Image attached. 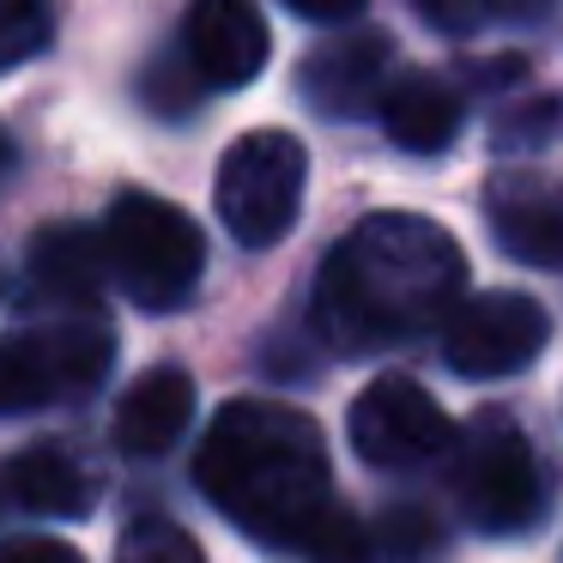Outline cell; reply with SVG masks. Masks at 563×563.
<instances>
[{"label":"cell","instance_id":"obj_1","mask_svg":"<svg viewBox=\"0 0 563 563\" xmlns=\"http://www.w3.org/2000/svg\"><path fill=\"white\" fill-rule=\"evenodd\" d=\"M200 490L249 539L303 563H376V533L333 503L328 442L297 406L231 400L212 418L195 461Z\"/></svg>","mask_w":563,"mask_h":563},{"label":"cell","instance_id":"obj_2","mask_svg":"<svg viewBox=\"0 0 563 563\" xmlns=\"http://www.w3.org/2000/svg\"><path fill=\"white\" fill-rule=\"evenodd\" d=\"M466 255L437 219L369 212L333 243L316 279V328L340 352H388L461 309Z\"/></svg>","mask_w":563,"mask_h":563},{"label":"cell","instance_id":"obj_3","mask_svg":"<svg viewBox=\"0 0 563 563\" xmlns=\"http://www.w3.org/2000/svg\"><path fill=\"white\" fill-rule=\"evenodd\" d=\"M103 249H110V273L140 309H176L200 285L207 267V243L200 224L183 207L158 195H122L103 219Z\"/></svg>","mask_w":563,"mask_h":563},{"label":"cell","instance_id":"obj_4","mask_svg":"<svg viewBox=\"0 0 563 563\" xmlns=\"http://www.w3.org/2000/svg\"><path fill=\"white\" fill-rule=\"evenodd\" d=\"M303 183H309V158L297 146V134H279V128H261V134H243L219 164V219L224 231L243 249H273L303 212Z\"/></svg>","mask_w":563,"mask_h":563},{"label":"cell","instance_id":"obj_5","mask_svg":"<svg viewBox=\"0 0 563 563\" xmlns=\"http://www.w3.org/2000/svg\"><path fill=\"white\" fill-rule=\"evenodd\" d=\"M454 497L478 533H527L545 515V473L539 454L503 412H485L461 442L454 461Z\"/></svg>","mask_w":563,"mask_h":563},{"label":"cell","instance_id":"obj_6","mask_svg":"<svg viewBox=\"0 0 563 563\" xmlns=\"http://www.w3.org/2000/svg\"><path fill=\"white\" fill-rule=\"evenodd\" d=\"M110 357L115 340L91 316L13 333V340H0V412H31V406L62 400V394H86L110 369Z\"/></svg>","mask_w":563,"mask_h":563},{"label":"cell","instance_id":"obj_7","mask_svg":"<svg viewBox=\"0 0 563 563\" xmlns=\"http://www.w3.org/2000/svg\"><path fill=\"white\" fill-rule=\"evenodd\" d=\"M545 340H551V316L521 291L461 297V309L442 321V357L466 382L515 376V369H527L545 352Z\"/></svg>","mask_w":563,"mask_h":563},{"label":"cell","instance_id":"obj_8","mask_svg":"<svg viewBox=\"0 0 563 563\" xmlns=\"http://www.w3.org/2000/svg\"><path fill=\"white\" fill-rule=\"evenodd\" d=\"M449 442H454V424L437 406V394L406 376H376L352 400V449L382 473L430 466Z\"/></svg>","mask_w":563,"mask_h":563},{"label":"cell","instance_id":"obj_9","mask_svg":"<svg viewBox=\"0 0 563 563\" xmlns=\"http://www.w3.org/2000/svg\"><path fill=\"white\" fill-rule=\"evenodd\" d=\"M267 19L255 0H188L183 25V55L207 86H249L267 67Z\"/></svg>","mask_w":563,"mask_h":563},{"label":"cell","instance_id":"obj_10","mask_svg":"<svg viewBox=\"0 0 563 563\" xmlns=\"http://www.w3.org/2000/svg\"><path fill=\"white\" fill-rule=\"evenodd\" d=\"M485 224L503 255L527 267H563V183L539 170H503L485 188Z\"/></svg>","mask_w":563,"mask_h":563},{"label":"cell","instance_id":"obj_11","mask_svg":"<svg viewBox=\"0 0 563 563\" xmlns=\"http://www.w3.org/2000/svg\"><path fill=\"white\" fill-rule=\"evenodd\" d=\"M394 43L382 31H357V37H333L297 67V91L316 103L321 115H357L382 103V74H388Z\"/></svg>","mask_w":563,"mask_h":563},{"label":"cell","instance_id":"obj_12","mask_svg":"<svg viewBox=\"0 0 563 563\" xmlns=\"http://www.w3.org/2000/svg\"><path fill=\"white\" fill-rule=\"evenodd\" d=\"M188 418H195V376L176 364H158L122 394V406H115V442L128 454H140V461H152V454L176 449Z\"/></svg>","mask_w":563,"mask_h":563},{"label":"cell","instance_id":"obj_13","mask_svg":"<svg viewBox=\"0 0 563 563\" xmlns=\"http://www.w3.org/2000/svg\"><path fill=\"white\" fill-rule=\"evenodd\" d=\"M382 128L400 152H442L461 128V98H454L449 79L437 74H406L382 91Z\"/></svg>","mask_w":563,"mask_h":563},{"label":"cell","instance_id":"obj_14","mask_svg":"<svg viewBox=\"0 0 563 563\" xmlns=\"http://www.w3.org/2000/svg\"><path fill=\"white\" fill-rule=\"evenodd\" d=\"M7 490H13L25 509L55 515V521H74V515L91 509L98 478H91L62 442H31V449L13 454V466H7Z\"/></svg>","mask_w":563,"mask_h":563},{"label":"cell","instance_id":"obj_15","mask_svg":"<svg viewBox=\"0 0 563 563\" xmlns=\"http://www.w3.org/2000/svg\"><path fill=\"white\" fill-rule=\"evenodd\" d=\"M103 273H110V249H103V236L79 231V224H49L31 243V279L55 303H91Z\"/></svg>","mask_w":563,"mask_h":563},{"label":"cell","instance_id":"obj_16","mask_svg":"<svg viewBox=\"0 0 563 563\" xmlns=\"http://www.w3.org/2000/svg\"><path fill=\"white\" fill-rule=\"evenodd\" d=\"M55 37V7L49 0H0V74L25 67Z\"/></svg>","mask_w":563,"mask_h":563},{"label":"cell","instance_id":"obj_17","mask_svg":"<svg viewBox=\"0 0 563 563\" xmlns=\"http://www.w3.org/2000/svg\"><path fill=\"white\" fill-rule=\"evenodd\" d=\"M115 563H207V551H200L176 521L146 515V521H134L122 533V558H115Z\"/></svg>","mask_w":563,"mask_h":563},{"label":"cell","instance_id":"obj_18","mask_svg":"<svg viewBox=\"0 0 563 563\" xmlns=\"http://www.w3.org/2000/svg\"><path fill=\"white\" fill-rule=\"evenodd\" d=\"M558 128V103L551 98H533L527 110H503L497 115V140H545Z\"/></svg>","mask_w":563,"mask_h":563},{"label":"cell","instance_id":"obj_19","mask_svg":"<svg viewBox=\"0 0 563 563\" xmlns=\"http://www.w3.org/2000/svg\"><path fill=\"white\" fill-rule=\"evenodd\" d=\"M412 7L437 31H454V37H461V31H473L478 19H485V0H412Z\"/></svg>","mask_w":563,"mask_h":563},{"label":"cell","instance_id":"obj_20","mask_svg":"<svg viewBox=\"0 0 563 563\" xmlns=\"http://www.w3.org/2000/svg\"><path fill=\"white\" fill-rule=\"evenodd\" d=\"M0 563H86V558L74 545H62V539H7Z\"/></svg>","mask_w":563,"mask_h":563},{"label":"cell","instance_id":"obj_21","mask_svg":"<svg viewBox=\"0 0 563 563\" xmlns=\"http://www.w3.org/2000/svg\"><path fill=\"white\" fill-rule=\"evenodd\" d=\"M297 19H316V25H340V19L364 13V0H285Z\"/></svg>","mask_w":563,"mask_h":563},{"label":"cell","instance_id":"obj_22","mask_svg":"<svg viewBox=\"0 0 563 563\" xmlns=\"http://www.w3.org/2000/svg\"><path fill=\"white\" fill-rule=\"evenodd\" d=\"M7 170H13V140L0 134V183H7Z\"/></svg>","mask_w":563,"mask_h":563}]
</instances>
